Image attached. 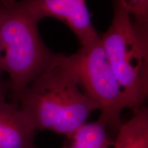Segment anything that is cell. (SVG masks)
<instances>
[{
  "mask_svg": "<svg viewBox=\"0 0 148 148\" xmlns=\"http://www.w3.org/2000/svg\"><path fill=\"white\" fill-rule=\"evenodd\" d=\"M56 58L23 90L16 103L36 130L70 138L98 107L83 91L73 74L57 63Z\"/></svg>",
  "mask_w": 148,
  "mask_h": 148,
  "instance_id": "cell-1",
  "label": "cell"
},
{
  "mask_svg": "<svg viewBox=\"0 0 148 148\" xmlns=\"http://www.w3.org/2000/svg\"><path fill=\"white\" fill-rule=\"evenodd\" d=\"M100 41L127 108L143 106L148 95V23L134 20L121 0H114L112 22Z\"/></svg>",
  "mask_w": 148,
  "mask_h": 148,
  "instance_id": "cell-2",
  "label": "cell"
},
{
  "mask_svg": "<svg viewBox=\"0 0 148 148\" xmlns=\"http://www.w3.org/2000/svg\"><path fill=\"white\" fill-rule=\"evenodd\" d=\"M1 65L10 78L14 103L36 77L53 64L56 53L48 49L38 23L27 15L18 1L0 0Z\"/></svg>",
  "mask_w": 148,
  "mask_h": 148,
  "instance_id": "cell-3",
  "label": "cell"
},
{
  "mask_svg": "<svg viewBox=\"0 0 148 148\" xmlns=\"http://www.w3.org/2000/svg\"><path fill=\"white\" fill-rule=\"evenodd\" d=\"M57 63L69 70L86 95L101 111L107 127L117 131L123 121L121 114L127 108L124 94L113 73L100 36L89 44L81 45L68 56L57 54Z\"/></svg>",
  "mask_w": 148,
  "mask_h": 148,
  "instance_id": "cell-4",
  "label": "cell"
},
{
  "mask_svg": "<svg viewBox=\"0 0 148 148\" xmlns=\"http://www.w3.org/2000/svg\"><path fill=\"white\" fill-rule=\"evenodd\" d=\"M23 11L38 23L45 17L62 21L84 45L95 41L99 35L93 26L86 0H18Z\"/></svg>",
  "mask_w": 148,
  "mask_h": 148,
  "instance_id": "cell-5",
  "label": "cell"
},
{
  "mask_svg": "<svg viewBox=\"0 0 148 148\" xmlns=\"http://www.w3.org/2000/svg\"><path fill=\"white\" fill-rule=\"evenodd\" d=\"M36 129L16 103H0V148H37Z\"/></svg>",
  "mask_w": 148,
  "mask_h": 148,
  "instance_id": "cell-6",
  "label": "cell"
},
{
  "mask_svg": "<svg viewBox=\"0 0 148 148\" xmlns=\"http://www.w3.org/2000/svg\"><path fill=\"white\" fill-rule=\"evenodd\" d=\"M129 120L117 130L112 148H148V110L142 106L133 110Z\"/></svg>",
  "mask_w": 148,
  "mask_h": 148,
  "instance_id": "cell-7",
  "label": "cell"
},
{
  "mask_svg": "<svg viewBox=\"0 0 148 148\" xmlns=\"http://www.w3.org/2000/svg\"><path fill=\"white\" fill-rule=\"evenodd\" d=\"M108 127L101 118L96 121L85 123L69 138L71 143L62 148H110Z\"/></svg>",
  "mask_w": 148,
  "mask_h": 148,
  "instance_id": "cell-8",
  "label": "cell"
},
{
  "mask_svg": "<svg viewBox=\"0 0 148 148\" xmlns=\"http://www.w3.org/2000/svg\"><path fill=\"white\" fill-rule=\"evenodd\" d=\"M121 1L134 20L142 23H148V0Z\"/></svg>",
  "mask_w": 148,
  "mask_h": 148,
  "instance_id": "cell-9",
  "label": "cell"
},
{
  "mask_svg": "<svg viewBox=\"0 0 148 148\" xmlns=\"http://www.w3.org/2000/svg\"><path fill=\"white\" fill-rule=\"evenodd\" d=\"M3 73L2 65H1V49L0 45V103L5 101V95H6V86L2 79Z\"/></svg>",
  "mask_w": 148,
  "mask_h": 148,
  "instance_id": "cell-10",
  "label": "cell"
},
{
  "mask_svg": "<svg viewBox=\"0 0 148 148\" xmlns=\"http://www.w3.org/2000/svg\"><path fill=\"white\" fill-rule=\"evenodd\" d=\"M3 1H10V0H3Z\"/></svg>",
  "mask_w": 148,
  "mask_h": 148,
  "instance_id": "cell-11",
  "label": "cell"
}]
</instances>
